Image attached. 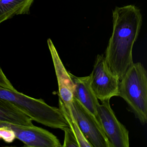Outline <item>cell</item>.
Masks as SVG:
<instances>
[{"mask_svg":"<svg viewBox=\"0 0 147 147\" xmlns=\"http://www.w3.org/2000/svg\"><path fill=\"white\" fill-rule=\"evenodd\" d=\"M113 23L105 57L110 70L120 80L133 63L132 49L140 33L142 16L134 5L116 7Z\"/></svg>","mask_w":147,"mask_h":147,"instance_id":"1","label":"cell"},{"mask_svg":"<svg viewBox=\"0 0 147 147\" xmlns=\"http://www.w3.org/2000/svg\"><path fill=\"white\" fill-rule=\"evenodd\" d=\"M0 99L13 105L32 120L45 126L63 129L69 127L59 108L51 106L42 99L29 97L17 90L0 87Z\"/></svg>","mask_w":147,"mask_h":147,"instance_id":"2","label":"cell"},{"mask_svg":"<svg viewBox=\"0 0 147 147\" xmlns=\"http://www.w3.org/2000/svg\"><path fill=\"white\" fill-rule=\"evenodd\" d=\"M118 96L144 125L147 120V73L141 63H133L120 80Z\"/></svg>","mask_w":147,"mask_h":147,"instance_id":"3","label":"cell"},{"mask_svg":"<svg viewBox=\"0 0 147 147\" xmlns=\"http://www.w3.org/2000/svg\"><path fill=\"white\" fill-rule=\"evenodd\" d=\"M90 75L91 87L98 100L103 102L118 96L120 80L110 70L104 55L97 56Z\"/></svg>","mask_w":147,"mask_h":147,"instance_id":"4","label":"cell"},{"mask_svg":"<svg viewBox=\"0 0 147 147\" xmlns=\"http://www.w3.org/2000/svg\"><path fill=\"white\" fill-rule=\"evenodd\" d=\"M81 130L93 147H111L98 119L74 98L67 107Z\"/></svg>","mask_w":147,"mask_h":147,"instance_id":"5","label":"cell"},{"mask_svg":"<svg viewBox=\"0 0 147 147\" xmlns=\"http://www.w3.org/2000/svg\"><path fill=\"white\" fill-rule=\"evenodd\" d=\"M97 115L111 147H129V131L117 118L111 107L110 100L99 104L97 107Z\"/></svg>","mask_w":147,"mask_h":147,"instance_id":"6","label":"cell"},{"mask_svg":"<svg viewBox=\"0 0 147 147\" xmlns=\"http://www.w3.org/2000/svg\"><path fill=\"white\" fill-rule=\"evenodd\" d=\"M2 126L13 130L16 138L23 142L26 147H62L55 135L43 128L34 125L25 126L0 122V127Z\"/></svg>","mask_w":147,"mask_h":147,"instance_id":"7","label":"cell"},{"mask_svg":"<svg viewBox=\"0 0 147 147\" xmlns=\"http://www.w3.org/2000/svg\"><path fill=\"white\" fill-rule=\"evenodd\" d=\"M51 54L59 88V98L68 107L74 99V85L69 73L66 70L58 52L50 38L47 41Z\"/></svg>","mask_w":147,"mask_h":147,"instance_id":"8","label":"cell"},{"mask_svg":"<svg viewBox=\"0 0 147 147\" xmlns=\"http://www.w3.org/2000/svg\"><path fill=\"white\" fill-rule=\"evenodd\" d=\"M69 74L74 85V98L98 119L97 107L100 103L91 87L90 75L77 77Z\"/></svg>","mask_w":147,"mask_h":147,"instance_id":"9","label":"cell"},{"mask_svg":"<svg viewBox=\"0 0 147 147\" xmlns=\"http://www.w3.org/2000/svg\"><path fill=\"white\" fill-rule=\"evenodd\" d=\"M0 122L25 126L33 125L32 120L12 104L0 99Z\"/></svg>","mask_w":147,"mask_h":147,"instance_id":"10","label":"cell"},{"mask_svg":"<svg viewBox=\"0 0 147 147\" xmlns=\"http://www.w3.org/2000/svg\"><path fill=\"white\" fill-rule=\"evenodd\" d=\"M34 0H0V24L13 16L29 14Z\"/></svg>","mask_w":147,"mask_h":147,"instance_id":"11","label":"cell"},{"mask_svg":"<svg viewBox=\"0 0 147 147\" xmlns=\"http://www.w3.org/2000/svg\"><path fill=\"white\" fill-rule=\"evenodd\" d=\"M59 108L67 122L69 127L74 134L79 143L80 147H93L83 135L69 108L64 104L60 98H59Z\"/></svg>","mask_w":147,"mask_h":147,"instance_id":"12","label":"cell"},{"mask_svg":"<svg viewBox=\"0 0 147 147\" xmlns=\"http://www.w3.org/2000/svg\"><path fill=\"white\" fill-rule=\"evenodd\" d=\"M62 130L65 133L63 147H80L74 134L69 127H65Z\"/></svg>","mask_w":147,"mask_h":147,"instance_id":"13","label":"cell"},{"mask_svg":"<svg viewBox=\"0 0 147 147\" xmlns=\"http://www.w3.org/2000/svg\"><path fill=\"white\" fill-rule=\"evenodd\" d=\"M16 138L15 133L11 129L6 126L0 127V140L7 143H11Z\"/></svg>","mask_w":147,"mask_h":147,"instance_id":"14","label":"cell"},{"mask_svg":"<svg viewBox=\"0 0 147 147\" xmlns=\"http://www.w3.org/2000/svg\"><path fill=\"white\" fill-rule=\"evenodd\" d=\"M0 87L13 90L14 87L5 75L1 68H0Z\"/></svg>","mask_w":147,"mask_h":147,"instance_id":"15","label":"cell"},{"mask_svg":"<svg viewBox=\"0 0 147 147\" xmlns=\"http://www.w3.org/2000/svg\"><path fill=\"white\" fill-rule=\"evenodd\" d=\"M0 68H1V67H0Z\"/></svg>","mask_w":147,"mask_h":147,"instance_id":"16","label":"cell"}]
</instances>
